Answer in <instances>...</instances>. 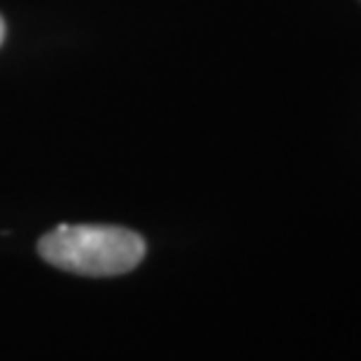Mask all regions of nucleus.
Here are the masks:
<instances>
[{
	"label": "nucleus",
	"mask_w": 361,
	"mask_h": 361,
	"mask_svg": "<svg viewBox=\"0 0 361 361\" xmlns=\"http://www.w3.org/2000/svg\"><path fill=\"white\" fill-rule=\"evenodd\" d=\"M145 250L142 235L103 224H61L37 243V252L47 264L89 278L133 271L142 261Z\"/></svg>",
	"instance_id": "obj_1"
},
{
	"label": "nucleus",
	"mask_w": 361,
	"mask_h": 361,
	"mask_svg": "<svg viewBox=\"0 0 361 361\" xmlns=\"http://www.w3.org/2000/svg\"><path fill=\"white\" fill-rule=\"evenodd\" d=\"M3 40H5V21L0 17V44H3Z\"/></svg>",
	"instance_id": "obj_2"
}]
</instances>
